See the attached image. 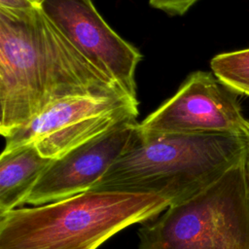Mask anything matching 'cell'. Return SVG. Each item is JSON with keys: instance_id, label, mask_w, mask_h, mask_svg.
I'll use <instances>...</instances> for the list:
<instances>
[{"instance_id": "obj_1", "label": "cell", "mask_w": 249, "mask_h": 249, "mask_svg": "<svg viewBox=\"0 0 249 249\" xmlns=\"http://www.w3.org/2000/svg\"><path fill=\"white\" fill-rule=\"evenodd\" d=\"M87 95L129 96L65 38L40 5L0 9L2 136L58 100Z\"/></svg>"}, {"instance_id": "obj_2", "label": "cell", "mask_w": 249, "mask_h": 249, "mask_svg": "<svg viewBox=\"0 0 249 249\" xmlns=\"http://www.w3.org/2000/svg\"><path fill=\"white\" fill-rule=\"evenodd\" d=\"M137 124L123 153L89 191L155 195L177 204L215 181L247 150L242 133H154Z\"/></svg>"}, {"instance_id": "obj_3", "label": "cell", "mask_w": 249, "mask_h": 249, "mask_svg": "<svg viewBox=\"0 0 249 249\" xmlns=\"http://www.w3.org/2000/svg\"><path fill=\"white\" fill-rule=\"evenodd\" d=\"M170 202L148 194L88 191L0 215V249H97L122 230L151 220Z\"/></svg>"}, {"instance_id": "obj_4", "label": "cell", "mask_w": 249, "mask_h": 249, "mask_svg": "<svg viewBox=\"0 0 249 249\" xmlns=\"http://www.w3.org/2000/svg\"><path fill=\"white\" fill-rule=\"evenodd\" d=\"M138 238V249H249L247 150L207 187L141 227Z\"/></svg>"}, {"instance_id": "obj_5", "label": "cell", "mask_w": 249, "mask_h": 249, "mask_svg": "<svg viewBox=\"0 0 249 249\" xmlns=\"http://www.w3.org/2000/svg\"><path fill=\"white\" fill-rule=\"evenodd\" d=\"M236 94L211 73L196 71L137 127L154 133H242L247 120Z\"/></svg>"}, {"instance_id": "obj_6", "label": "cell", "mask_w": 249, "mask_h": 249, "mask_svg": "<svg viewBox=\"0 0 249 249\" xmlns=\"http://www.w3.org/2000/svg\"><path fill=\"white\" fill-rule=\"evenodd\" d=\"M40 7L92 65L137 98L135 70L142 54L105 22L91 0H45Z\"/></svg>"}, {"instance_id": "obj_7", "label": "cell", "mask_w": 249, "mask_h": 249, "mask_svg": "<svg viewBox=\"0 0 249 249\" xmlns=\"http://www.w3.org/2000/svg\"><path fill=\"white\" fill-rule=\"evenodd\" d=\"M137 124L136 120L125 121L53 159L25 203L43 205L89 191L123 153Z\"/></svg>"}, {"instance_id": "obj_8", "label": "cell", "mask_w": 249, "mask_h": 249, "mask_svg": "<svg viewBox=\"0 0 249 249\" xmlns=\"http://www.w3.org/2000/svg\"><path fill=\"white\" fill-rule=\"evenodd\" d=\"M131 102H138V100L130 96L99 95L74 96L58 100L5 136V147L2 153L35 144L75 122L112 111Z\"/></svg>"}, {"instance_id": "obj_9", "label": "cell", "mask_w": 249, "mask_h": 249, "mask_svg": "<svg viewBox=\"0 0 249 249\" xmlns=\"http://www.w3.org/2000/svg\"><path fill=\"white\" fill-rule=\"evenodd\" d=\"M53 159L44 157L35 144L2 153L0 157V215L24 204Z\"/></svg>"}, {"instance_id": "obj_10", "label": "cell", "mask_w": 249, "mask_h": 249, "mask_svg": "<svg viewBox=\"0 0 249 249\" xmlns=\"http://www.w3.org/2000/svg\"><path fill=\"white\" fill-rule=\"evenodd\" d=\"M138 102L75 122L35 143L46 158L57 159L74 148L113 129L128 120H136Z\"/></svg>"}, {"instance_id": "obj_11", "label": "cell", "mask_w": 249, "mask_h": 249, "mask_svg": "<svg viewBox=\"0 0 249 249\" xmlns=\"http://www.w3.org/2000/svg\"><path fill=\"white\" fill-rule=\"evenodd\" d=\"M210 66L223 85L235 93L249 96V49L217 54Z\"/></svg>"}, {"instance_id": "obj_12", "label": "cell", "mask_w": 249, "mask_h": 249, "mask_svg": "<svg viewBox=\"0 0 249 249\" xmlns=\"http://www.w3.org/2000/svg\"><path fill=\"white\" fill-rule=\"evenodd\" d=\"M197 0H149L152 7L161 10L170 16H182Z\"/></svg>"}, {"instance_id": "obj_13", "label": "cell", "mask_w": 249, "mask_h": 249, "mask_svg": "<svg viewBox=\"0 0 249 249\" xmlns=\"http://www.w3.org/2000/svg\"><path fill=\"white\" fill-rule=\"evenodd\" d=\"M36 4L31 0H0V9L11 11H22L31 9Z\"/></svg>"}, {"instance_id": "obj_14", "label": "cell", "mask_w": 249, "mask_h": 249, "mask_svg": "<svg viewBox=\"0 0 249 249\" xmlns=\"http://www.w3.org/2000/svg\"><path fill=\"white\" fill-rule=\"evenodd\" d=\"M241 132L244 135L245 140H246V144H247V158H248V164H249V122L248 121L245 122Z\"/></svg>"}, {"instance_id": "obj_15", "label": "cell", "mask_w": 249, "mask_h": 249, "mask_svg": "<svg viewBox=\"0 0 249 249\" xmlns=\"http://www.w3.org/2000/svg\"><path fill=\"white\" fill-rule=\"evenodd\" d=\"M43 1H45V0H37V2H38V5H40Z\"/></svg>"}, {"instance_id": "obj_16", "label": "cell", "mask_w": 249, "mask_h": 249, "mask_svg": "<svg viewBox=\"0 0 249 249\" xmlns=\"http://www.w3.org/2000/svg\"><path fill=\"white\" fill-rule=\"evenodd\" d=\"M34 4H36V5H38V2H37V0H31Z\"/></svg>"}]
</instances>
